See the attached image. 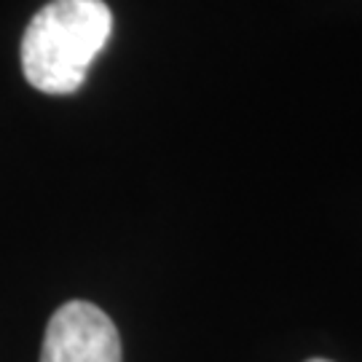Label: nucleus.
Segmentation results:
<instances>
[{"label": "nucleus", "mask_w": 362, "mask_h": 362, "mask_svg": "<svg viewBox=\"0 0 362 362\" xmlns=\"http://www.w3.org/2000/svg\"><path fill=\"white\" fill-rule=\"evenodd\" d=\"M40 362H121V336L100 306L67 300L49 320Z\"/></svg>", "instance_id": "nucleus-2"}, {"label": "nucleus", "mask_w": 362, "mask_h": 362, "mask_svg": "<svg viewBox=\"0 0 362 362\" xmlns=\"http://www.w3.org/2000/svg\"><path fill=\"white\" fill-rule=\"evenodd\" d=\"M306 362H330V360H306Z\"/></svg>", "instance_id": "nucleus-3"}, {"label": "nucleus", "mask_w": 362, "mask_h": 362, "mask_svg": "<svg viewBox=\"0 0 362 362\" xmlns=\"http://www.w3.org/2000/svg\"><path fill=\"white\" fill-rule=\"evenodd\" d=\"M113 33L105 0H52L22 35V73L43 94H73Z\"/></svg>", "instance_id": "nucleus-1"}]
</instances>
